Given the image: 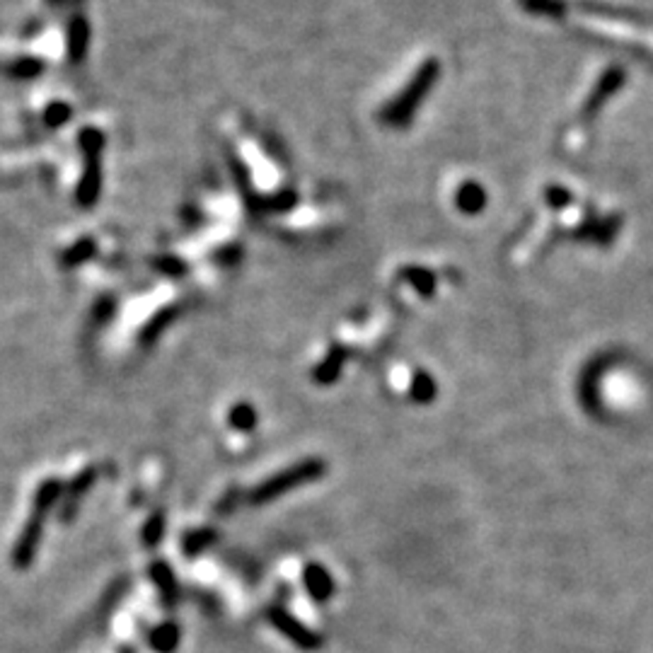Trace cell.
I'll return each mask as SVG.
<instances>
[{
	"label": "cell",
	"mask_w": 653,
	"mask_h": 653,
	"mask_svg": "<svg viewBox=\"0 0 653 653\" xmlns=\"http://www.w3.org/2000/svg\"><path fill=\"white\" fill-rule=\"evenodd\" d=\"M322 475H324L322 462L305 460V462H300V465H296V468L286 469V472H281V475H276V477H271L269 481H264L259 489H255V491H252V496H249V503L271 501V499H276V496L286 494V491H290V489L300 487V484H305V481H312Z\"/></svg>",
	"instance_id": "6da1fadb"
},
{
	"label": "cell",
	"mask_w": 653,
	"mask_h": 653,
	"mask_svg": "<svg viewBox=\"0 0 653 653\" xmlns=\"http://www.w3.org/2000/svg\"><path fill=\"white\" fill-rule=\"evenodd\" d=\"M267 615L269 619H271V625L281 634H286L296 647L308 648V651H315V648L322 647V639H320L315 632H310L308 627L300 625L293 615H289V612L281 610V607H269Z\"/></svg>",
	"instance_id": "7a4b0ae2"
},
{
	"label": "cell",
	"mask_w": 653,
	"mask_h": 653,
	"mask_svg": "<svg viewBox=\"0 0 653 653\" xmlns=\"http://www.w3.org/2000/svg\"><path fill=\"white\" fill-rule=\"evenodd\" d=\"M44 513H47V511H42V509L35 511V516L29 518L27 528H25V532H22L20 540H17V544H15L13 564L17 566V569H27L29 562L35 559L37 544H39V537H42Z\"/></svg>",
	"instance_id": "3957f363"
},
{
	"label": "cell",
	"mask_w": 653,
	"mask_h": 653,
	"mask_svg": "<svg viewBox=\"0 0 653 653\" xmlns=\"http://www.w3.org/2000/svg\"><path fill=\"white\" fill-rule=\"evenodd\" d=\"M303 581L308 585L310 595L317 600V603H324V600L332 598L334 593V581L327 571L320 564H308L303 571Z\"/></svg>",
	"instance_id": "277c9868"
},
{
	"label": "cell",
	"mask_w": 653,
	"mask_h": 653,
	"mask_svg": "<svg viewBox=\"0 0 653 653\" xmlns=\"http://www.w3.org/2000/svg\"><path fill=\"white\" fill-rule=\"evenodd\" d=\"M151 576L153 581L160 585V593H163L167 606H173L174 600H177V585H174V576L170 566H165L163 562H155V564L151 566Z\"/></svg>",
	"instance_id": "5b68a950"
},
{
	"label": "cell",
	"mask_w": 653,
	"mask_h": 653,
	"mask_svg": "<svg viewBox=\"0 0 653 653\" xmlns=\"http://www.w3.org/2000/svg\"><path fill=\"white\" fill-rule=\"evenodd\" d=\"M177 641H179V629H177V625H173V622L160 625L158 629H153L151 632L153 648H158V651H163V653L173 651V648L177 647Z\"/></svg>",
	"instance_id": "8992f818"
},
{
	"label": "cell",
	"mask_w": 653,
	"mask_h": 653,
	"mask_svg": "<svg viewBox=\"0 0 653 653\" xmlns=\"http://www.w3.org/2000/svg\"><path fill=\"white\" fill-rule=\"evenodd\" d=\"M63 491V484L58 479H48L44 481L42 489L37 491V499H35V509H42L48 511L51 506H54V501L61 496Z\"/></svg>",
	"instance_id": "52a82bcc"
},
{
	"label": "cell",
	"mask_w": 653,
	"mask_h": 653,
	"mask_svg": "<svg viewBox=\"0 0 653 653\" xmlns=\"http://www.w3.org/2000/svg\"><path fill=\"white\" fill-rule=\"evenodd\" d=\"M216 530H194V532H189V535L184 537V552L186 554H196V552L206 550L208 544L216 542Z\"/></svg>",
	"instance_id": "ba28073f"
},
{
	"label": "cell",
	"mask_w": 653,
	"mask_h": 653,
	"mask_svg": "<svg viewBox=\"0 0 653 653\" xmlns=\"http://www.w3.org/2000/svg\"><path fill=\"white\" fill-rule=\"evenodd\" d=\"M257 424V414L249 405H237L230 412V427H235L237 431H252Z\"/></svg>",
	"instance_id": "9c48e42d"
},
{
	"label": "cell",
	"mask_w": 653,
	"mask_h": 653,
	"mask_svg": "<svg viewBox=\"0 0 653 653\" xmlns=\"http://www.w3.org/2000/svg\"><path fill=\"white\" fill-rule=\"evenodd\" d=\"M95 469H88V472H83V475L78 477L76 481H73V487L68 489V501H66V516H68L70 511H73V506H76V501L80 499V496L85 494L90 489V484L95 481Z\"/></svg>",
	"instance_id": "30bf717a"
},
{
	"label": "cell",
	"mask_w": 653,
	"mask_h": 653,
	"mask_svg": "<svg viewBox=\"0 0 653 653\" xmlns=\"http://www.w3.org/2000/svg\"><path fill=\"white\" fill-rule=\"evenodd\" d=\"M342 361H344V351H334L330 356V361H324L320 368H317L315 378L320 380V383H332V380L339 375V365H342Z\"/></svg>",
	"instance_id": "8fae6325"
},
{
	"label": "cell",
	"mask_w": 653,
	"mask_h": 653,
	"mask_svg": "<svg viewBox=\"0 0 653 653\" xmlns=\"http://www.w3.org/2000/svg\"><path fill=\"white\" fill-rule=\"evenodd\" d=\"M160 535H163V513H155L151 521L145 522V530H143L145 544H151L153 547V544L160 540Z\"/></svg>",
	"instance_id": "7c38bea8"
},
{
	"label": "cell",
	"mask_w": 653,
	"mask_h": 653,
	"mask_svg": "<svg viewBox=\"0 0 653 653\" xmlns=\"http://www.w3.org/2000/svg\"><path fill=\"white\" fill-rule=\"evenodd\" d=\"M121 653H129V651H121Z\"/></svg>",
	"instance_id": "4fadbf2b"
}]
</instances>
